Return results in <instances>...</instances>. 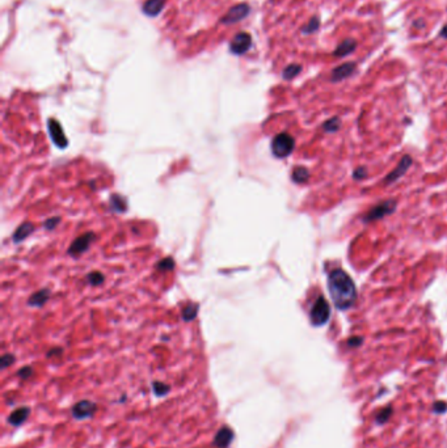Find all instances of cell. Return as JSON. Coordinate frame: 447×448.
<instances>
[{"instance_id": "cell-1", "label": "cell", "mask_w": 447, "mask_h": 448, "mask_svg": "<svg viewBox=\"0 0 447 448\" xmlns=\"http://www.w3.org/2000/svg\"><path fill=\"white\" fill-rule=\"evenodd\" d=\"M328 290L335 307L340 310L352 308L357 301V289L353 279L342 269H335L328 276Z\"/></svg>"}, {"instance_id": "cell-2", "label": "cell", "mask_w": 447, "mask_h": 448, "mask_svg": "<svg viewBox=\"0 0 447 448\" xmlns=\"http://www.w3.org/2000/svg\"><path fill=\"white\" fill-rule=\"evenodd\" d=\"M294 147H295V141L287 133H281V134L275 135L271 141V152L275 157H279V159L291 155Z\"/></svg>"}, {"instance_id": "cell-3", "label": "cell", "mask_w": 447, "mask_h": 448, "mask_svg": "<svg viewBox=\"0 0 447 448\" xmlns=\"http://www.w3.org/2000/svg\"><path fill=\"white\" fill-rule=\"evenodd\" d=\"M329 317H331L329 304H328L327 299L323 295H320L316 299V301L313 303L312 308H311L310 320L315 326H321V325L327 324Z\"/></svg>"}, {"instance_id": "cell-4", "label": "cell", "mask_w": 447, "mask_h": 448, "mask_svg": "<svg viewBox=\"0 0 447 448\" xmlns=\"http://www.w3.org/2000/svg\"><path fill=\"white\" fill-rule=\"evenodd\" d=\"M396 206H398V202L395 201V199H387V201L380 202L379 205L370 208L366 215H365V218H363V222H375V220H379V219H383L386 216L391 215V214L395 212V210H396Z\"/></svg>"}, {"instance_id": "cell-5", "label": "cell", "mask_w": 447, "mask_h": 448, "mask_svg": "<svg viewBox=\"0 0 447 448\" xmlns=\"http://www.w3.org/2000/svg\"><path fill=\"white\" fill-rule=\"evenodd\" d=\"M96 404L93 401H89V400H81V401L76 402L74 406H72V410H71V413H72V417H74L75 420L81 421V420H87V418H91L93 417L96 412Z\"/></svg>"}, {"instance_id": "cell-6", "label": "cell", "mask_w": 447, "mask_h": 448, "mask_svg": "<svg viewBox=\"0 0 447 448\" xmlns=\"http://www.w3.org/2000/svg\"><path fill=\"white\" fill-rule=\"evenodd\" d=\"M93 240H95V235L92 232H87L84 235H81L74 243L71 244V247L68 248V254H71L72 257H78V256H80L81 253H84L88 249Z\"/></svg>"}, {"instance_id": "cell-7", "label": "cell", "mask_w": 447, "mask_h": 448, "mask_svg": "<svg viewBox=\"0 0 447 448\" xmlns=\"http://www.w3.org/2000/svg\"><path fill=\"white\" fill-rule=\"evenodd\" d=\"M47 127H49V134L51 141L54 142V145L58 147V149H66L68 145L67 138L64 135L63 130H62V126L59 125V122H56L55 120H49L47 122Z\"/></svg>"}, {"instance_id": "cell-8", "label": "cell", "mask_w": 447, "mask_h": 448, "mask_svg": "<svg viewBox=\"0 0 447 448\" xmlns=\"http://www.w3.org/2000/svg\"><path fill=\"white\" fill-rule=\"evenodd\" d=\"M412 164H413L412 157H411L409 155H405L404 157L400 160L399 165L396 166V168H395V169L392 170V172L390 173V174H388L386 178H384V185L394 184L395 181H398L400 177L404 176L405 173H407V170H408L409 168L412 166Z\"/></svg>"}, {"instance_id": "cell-9", "label": "cell", "mask_w": 447, "mask_h": 448, "mask_svg": "<svg viewBox=\"0 0 447 448\" xmlns=\"http://www.w3.org/2000/svg\"><path fill=\"white\" fill-rule=\"evenodd\" d=\"M357 71V64L354 62H346L342 63L337 67H335L331 72V81L332 83H338V81L345 80L350 78Z\"/></svg>"}, {"instance_id": "cell-10", "label": "cell", "mask_w": 447, "mask_h": 448, "mask_svg": "<svg viewBox=\"0 0 447 448\" xmlns=\"http://www.w3.org/2000/svg\"><path fill=\"white\" fill-rule=\"evenodd\" d=\"M233 438H235V433L232 429L229 426H222L215 434L213 446L217 448H228L232 443Z\"/></svg>"}, {"instance_id": "cell-11", "label": "cell", "mask_w": 447, "mask_h": 448, "mask_svg": "<svg viewBox=\"0 0 447 448\" xmlns=\"http://www.w3.org/2000/svg\"><path fill=\"white\" fill-rule=\"evenodd\" d=\"M29 414H30V408L28 406H21L13 410L9 416H8V424L12 425L13 427L21 426L25 421L28 420Z\"/></svg>"}, {"instance_id": "cell-12", "label": "cell", "mask_w": 447, "mask_h": 448, "mask_svg": "<svg viewBox=\"0 0 447 448\" xmlns=\"http://www.w3.org/2000/svg\"><path fill=\"white\" fill-rule=\"evenodd\" d=\"M357 49V41L354 38H346L344 39L341 43H338V46L336 47L335 51H333V55L337 58H344L350 55L352 53H354Z\"/></svg>"}, {"instance_id": "cell-13", "label": "cell", "mask_w": 447, "mask_h": 448, "mask_svg": "<svg viewBox=\"0 0 447 448\" xmlns=\"http://www.w3.org/2000/svg\"><path fill=\"white\" fill-rule=\"evenodd\" d=\"M49 298H50V290L47 289L39 290V291H37V293L33 294L32 297H30L28 304L29 305H32V307H42L43 304L49 300Z\"/></svg>"}, {"instance_id": "cell-14", "label": "cell", "mask_w": 447, "mask_h": 448, "mask_svg": "<svg viewBox=\"0 0 447 448\" xmlns=\"http://www.w3.org/2000/svg\"><path fill=\"white\" fill-rule=\"evenodd\" d=\"M33 231H34L33 224H30V223H24V224H21V226L18 227L17 230H16V232L13 233V241L14 243H20V241H22L24 239H26Z\"/></svg>"}, {"instance_id": "cell-15", "label": "cell", "mask_w": 447, "mask_h": 448, "mask_svg": "<svg viewBox=\"0 0 447 448\" xmlns=\"http://www.w3.org/2000/svg\"><path fill=\"white\" fill-rule=\"evenodd\" d=\"M291 178L295 184H304L310 178V172L304 166H295L292 169Z\"/></svg>"}, {"instance_id": "cell-16", "label": "cell", "mask_w": 447, "mask_h": 448, "mask_svg": "<svg viewBox=\"0 0 447 448\" xmlns=\"http://www.w3.org/2000/svg\"><path fill=\"white\" fill-rule=\"evenodd\" d=\"M319 28H320V18L317 17V16H313L306 25H303L302 29H300V32H302L303 34H312V33L317 32Z\"/></svg>"}, {"instance_id": "cell-17", "label": "cell", "mask_w": 447, "mask_h": 448, "mask_svg": "<svg viewBox=\"0 0 447 448\" xmlns=\"http://www.w3.org/2000/svg\"><path fill=\"white\" fill-rule=\"evenodd\" d=\"M110 206H112L113 210L117 212H123L127 208L125 198L121 197V195L118 194H114L110 197Z\"/></svg>"}, {"instance_id": "cell-18", "label": "cell", "mask_w": 447, "mask_h": 448, "mask_svg": "<svg viewBox=\"0 0 447 448\" xmlns=\"http://www.w3.org/2000/svg\"><path fill=\"white\" fill-rule=\"evenodd\" d=\"M300 71H302V66H300V64L296 63L289 64V66L283 70V72H282V76H283V79H286V80H291V79H294L295 76H298V75L300 74Z\"/></svg>"}, {"instance_id": "cell-19", "label": "cell", "mask_w": 447, "mask_h": 448, "mask_svg": "<svg viewBox=\"0 0 447 448\" xmlns=\"http://www.w3.org/2000/svg\"><path fill=\"white\" fill-rule=\"evenodd\" d=\"M340 127H341V121L338 117H333V118L328 120L327 122L323 124V130L325 133H337L340 130Z\"/></svg>"}, {"instance_id": "cell-20", "label": "cell", "mask_w": 447, "mask_h": 448, "mask_svg": "<svg viewBox=\"0 0 447 448\" xmlns=\"http://www.w3.org/2000/svg\"><path fill=\"white\" fill-rule=\"evenodd\" d=\"M198 314V307L197 304H189L183 309V318L184 321H192L194 318L197 317Z\"/></svg>"}, {"instance_id": "cell-21", "label": "cell", "mask_w": 447, "mask_h": 448, "mask_svg": "<svg viewBox=\"0 0 447 448\" xmlns=\"http://www.w3.org/2000/svg\"><path fill=\"white\" fill-rule=\"evenodd\" d=\"M152 391H154V395L155 396L163 397V396H166L169 392V385L163 383V381H154L152 383Z\"/></svg>"}, {"instance_id": "cell-22", "label": "cell", "mask_w": 447, "mask_h": 448, "mask_svg": "<svg viewBox=\"0 0 447 448\" xmlns=\"http://www.w3.org/2000/svg\"><path fill=\"white\" fill-rule=\"evenodd\" d=\"M392 414V408L391 406H387V408H383V409L378 412L377 417H375V421H377L379 425H383L386 424L388 420H390V417Z\"/></svg>"}, {"instance_id": "cell-23", "label": "cell", "mask_w": 447, "mask_h": 448, "mask_svg": "<svg viewBox=\"0 0 447 448\" xmlns=\"http://www.w3.org/2000/svg\"><path fill=\"white\" fill-rule=\"evenodd\" d=\"M87 281H88V283L92 285V286H100L104 282V276L100 272H92L87 276Z\"/></svg>"}, {"instance_id": "cell-24", "label": "cell", "mask_w": 447, "mask_h": 448, "mask_svg": "<svg viewBox=\"0 0 447 448\" xmlns=\"http://www.w3.org/2000/svg\"><path fill=\"white\" fill-rule=\"evenodd\" d=\"M173 268H175V261L171 257L163 258L162 261L156 264V269L160 272H168V270H172Z\"/></svg>"}, {"instance_id": "cell-25", "label": "cell", "mask_w": 447, "mask_h": 448, "mask_svg": "<svg viewBox=\"0 0 447 448\" xmlns=\"http://www.w3.org/2000/svg\"><path fill=\"white\" fill-rule=\"evenodd\" d=\"M14 363V356L12 354H4L0 359V366L3 370H5L7 367H9L11 364Z\"/></svg>"}, {"instance_id": "cell-26", "label": "cell", "mask_w": 447, "mask_h": 448, "mask_svg": "<svg viewBox=\"0 0 447 448\" xmlns=\"http://www.w3.org/2000/svg\"><path fill=\"white\" fill-rule=\"evenodd\" d=\"M366 176H367V169L365 166H358V168H356L354 172H353V178H354V180H362V178H365Z\"/></svg>"}, {"instance_id": "cell-27", "label": "cell", "mask_w": 447, "mask_h": 448, "mask_svg": "<svg viewBox=\"0 0 447 448\" xmlns=\"http://www.w3.org/2000/svg\"><path fill=\"white\" fill-rule=\"evenodd\" d=\"M32 374H33V370H32V367H29V366H25V367H22L21 370L17 371L18 378L24 379V380H26V379L30 378Z\"/></svg>"}, {"instance_id": "cell-28", "label": "cell", "mask_w": 447, "mask_h": 448, "mask_svg": "<svg viewBox=\"0 0 447 448\" xmlns=\"http://www.w3.org/2000/svg\"><path fill=\"white\" fill-rule=\"evenodd\" d=\"M433 410L436 413H445L447 410V404L445 401H437L433 405Z\"/></svg>"}, {"instance_id": "cell-29", "label": "cell", "mask_w": 447, "mask_h": 448, "mask_svg": "<svg viewBox=\"0 0 447 448\" xmlns=\"http://www.w3.org/2000/svg\"><path fill=\"white\" fill-rule=\"evenodd\" d=\"M363 338L362 337H352V338L348 339V345L350 347H358V346L362 345Z\"/></svg>"}, {"instance_id": "cell-30", "label": "cell", "mask_w": 447, "mask_h": 448, "mask_svg": "<svg viewBox=\"0 0 447 448\" xmlns=\"http://www.w3.org/2000/svg\"><path fill=\"white\" fill-rule=\"evenodd\" d=\"M56 223H59V218L49 219V220H46L45 222V228H47V230H53L54 227L56 226Z\"/></svg>"}, {"instance_id": "cell-31", "label": "cell", "mask_w": 447, "mask_h": 448, "mask_svg": "<svg viewBox=\"0 0 447 448\" xmlns=\"http://www.w3.org/2000/svg\"><path fill=\"white\" fill-rule=\"evenodd\" d=\"M62 353V349H59V347H56V349H51L49 351V353H47V356H51V355H54V354H60Z\"/></svg>"}, {"instance_id": "cell-32", "label": "cell", "mask_w": 447, "mask_h": 448, "mask_svg": "<svg viewBox=\"0 0 447 448\" xmlns=\"http://www.w3.org/2000/svg\"><path fill=\"white\" fill-rule=\"evenodd\" d=\"M440 35L441 37H442V38H447V24L445 25L444 28L441 29V33H440Z\"/></svg>"}]
</instances>
